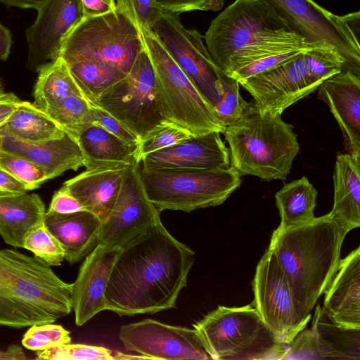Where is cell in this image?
<instances>
[{
	"instance_id": "cell-8",
	"label": "cell",
	"mask_w": 360,
	"mask_h": 360,
	"mask_svg": "<svg viewBox=\"0 0 360 360\" xmlns=\"http://www.w3.org/2000/svg\"><path fill=\"white\" fill-rule=\"evenodd\" d=\"M144 46L152 61L158 94L168 122L193 136L212 131L223 133L214 108L195 89L150 30H141Z\"/></svg>"
},
{
	"instance_id": "cell-33",
	"label": "cell",
	"mask_w": 360,
	"mask_h": 360,
	"mask_svg": "<svg viewBox=\"0 0 360 360\" xmlns=\"http://www.w3.org/2000/svg\"><path fill=\"white\" fill-rule=\"evenodd\" d=\"M44 111L76 139L96 121L92 104L82 96H67L50 105Z\"/></svg>"
},
{
	"instance_id": "cell-53",
	"label": "cell",
	"mask_w": 360,
	"mask_h": 360,
	"mask_svg": "<svg viewBox=\"0 0 360 360\" xmlns=\"http://www.w3.org/2000/svg\"><path fill=\"white\" fill-rule=\"evenodd\" d=\"M26 357L22 348L18 345H9L6 350L0 349V360H19Z\"/></svg>"
},
{
	"instance_id": "cell-29",
	"label": "cell",
	"mask_w": 360,
	"mask_h": 360,
	"mask_svg": "<svg viewBox=\"0 0 360 360\" xmlns=\"http://www.w3.org/2000/svg\"><path fill=\"white\" fill-rule=\"evenodd\" d=\"M311 328L317 337L321 360L360 359V329L335 324L319 304L316 308Z\"/></svg>"
},
{
	"instance_id": "cell-31",
	"label": "cell",
	"mask_w": 360,
	"mask_h": 360,
	"mask_svg": "<svg viewBox=\"0 0 360 360\" xmlns=\"http://www.w3.org/2000/svg\"><path fill=\"white\" fill-rule=\"evenodd\" d=\"M37 71L38 76L34 97L35 105L41 110H44L50 105L67 96L85 97L68 65L62 58L47 62Z\"/></svg>"
},
{
	"instance_id": "cell-28",
	"label": "cell",
	"mask_w": 360,
	"mask_h": 360,
	"mask_svg": "<svg viewBox=\"0 0 360 360\" xmlns=\"http://www.w3.org/2000/svg\"><path fill=\"white\" fill-rule=\"evenodd\" d=\"M65 131L35 104L21 101L7 120L0 126V136H9L31 143L63 137Z\"/></svg>"
},
{
	"instance_id": "cell-15",
	"label": "cell",
	"mask_w": 360,
	"mask_h": 360,
	"mask_svg": "<svg viewBox=\"0 0 360 360\" xmlns=\"http://www.w3.org/2000/svg\"><path fill=\"white\" fill-rule=\"evenodd\" d=\"M140 165L130 166L127 170L115 202L102 221L98 244L120 248L160 219V212L146 193Z\"/></svg>"
},
{
	"instance_id": "cell-51",
	"label": "cell",
	"mask_w": 360,
	"mask_h": 360,
	"mask_svg": "<svg viewBox=\"0 0 360 360\" xmlns=\"http://www.w3.org/2000/svg\"><path fill=\"white\" fill-rule=\"evenodd\" d=\"M13 44L11 31L0 22V60H6L11 53Z\"/></svg>"
},
{
	"instance_id": "cell-46",
	"label": "cell",
	"mask_w": 360,
	"mask_h": 360,
	"mask_svg": "<svg viewBox=\"0 0 360 360\" xmlns=\"http://www.w3.org/2000/svg\"><path fill=\"white\" fill-rule=\"evenodd\" d=\"M211 0H155L164 11L176 14L192 11H205Z\"/></svg>"
},
{
	"instance_id": "cell-30",
	"label": "cell",
	"mask_w": 360,
	"mask_h": 360,
	"mask_svg": "<svg viewBox=\"0 0 360 360\" xmlns=\"http://www.w3.org/2000/svg\"><path fill=\"white\" fill-rule=\"evenodd\" d=\"M317 191L307 176L283 185L275 194L279 212V229L293 228L311 221L314 217Z\"/></svg>"
},
{
	"instance_id": "cell-22",
	"label": "cell",
	"mask_w": 360,
	"mask_h": 360,
	"mask_svg": "<svg viewBox=\"0 0 360 360\" xmlns=\"http://www.w3.org/2000/svg\"><path fill=\"white\" fill-rule=\"evenodd\" d=\"M0 150L20 155L37 165L47 179L84 166L85 157L76 139L65 131L60 139L39 143L1 136Z\"/></svg>"
},
{
	"instance_id": "cell-35",
	"label": "cell",
	"mask_w": 360,
	"mask_h": 360,
	"mask_svg": "<svg viewBox=\"0 0 360 360\" xmlns=\"http://www.w3.org/2000/svg\"><path fill=\"white\" fill-rule=\"evenodd\" d=\"M304 63L311 80L320 85L324 80L340 72L343 60L329 48H312L304 51Z\"/></svg>"
},
{
	"instance_id": "cell-36",
	"label": "cell",
	"mask_w": 360,
	"mask_h": 360,
	"mask_svg": "<svg viewBox=\"0 0 360 360\" xmlns=\"http://www.w3.org/2000/svg\"><path fill=\"white\" fill-rule=\"evenodd\" d=\"M23 248L32 252L49 266H60L65 259L63 249L44 223L27 235Z\"/></svg>"
},
{
	"instance_id": "cell-27",
	"label": "cell",
	"mask_w": 360,
	"mask_h": 360,
	"mask_svg": "<svg viewBox=\"0 0 360 360\" xmlns=\"http://www.w3.org/2000/svg\"><path fill=\"white\" fill-rule=\"evenodd\" d=\"M86 169L141 163L139 143H129L100 126L92 124L77 138Z\"/></svg>"
},
{
	"instance_id": "cell-1",
	"label": "cell",
	"mask_w": 360,
	"mask_h": 360,
	"mask_svg": "<svg viewBox=\"0 0 360 360\" xmlns=\"http://www.w3.org/2000/svg\"><path fill=\"white\" fill-rule=\"evenodd\" d=\"M194 262L195 252L158 220L120 248L105 292V310L131 316L175 308Z\"/></svg>"
},
{
	"instance_id": "cell-23",
	"label": "cell",
	"mask_w": 360,
	"mask_h": 360,
	"mask_svg": "<svg viewBox=\"0 0 360 360\" xmlns=\"http://www.w3.org/2000/svg\"><path fill=\"white\" fill-rule=\"evenodd\" d=\"M129 167L117 165L86 169L65 181L63 186L85 210L103 221L115 202L123 177Z\"/></svg>"
},
{
	"instance_id": "cell-45",
	"label": "cell",
	"mask_w": 360,
	"mask_h": 360,
	"mask_svg": "<svg viewBox=\"0 0 360 360\" xmlns=\"http://www.w3.org/2000/svg\"><path fill=\"white\" fill-rule=\"evenodd\" d=\"M48 210L60 214H69L85 210L79 201L62 186L53 195Z\"/></svg>"
},
{
	"instance_id": "cell-42",
	"label": "cell",
	"mask_w": 360,
	"mask_h": 360,
	"mask_svg": "<svg viewBox=\"0 0 360 360\" xmlns=\"http://www.w3.org/2000/svg\"><path fill=\"white\" fill-rule=\"evenodd\" d=\"M305 50L296 49L264 56L233 71L230 76L238 82L285 63Z\"/></svg>"
},
{
	"instance_id": "cell-39",
	"label": "cell",
	"mask_w": 360,
	"mask_h": 360,
	"mask_svg": "<svg viewBox=\"0 0 360 360\" xmlns=\"http://www.w3.org/2000/svg\"><path fill=\"white\" fill-rule=\"evenodd\" d=\"M71 342L70 332L53 323L32 326L24 335L22 344L32 351H42Z\"/></svg>"
},
{
	"instance_id": "cell-16",
	"label": "cell",
	"mask_w": 360,
	"mask_h": 360,
	"mask_svg": "<svg viewBox=\"0 0 360 360\" xmlns=\"http://www.w3.org/2000/svg\"><path fill=\"white\" fill-rule=\"evenodd\" d=\"M119 338L127 351L148 359H211L194 328L144 319L121 326Z\"/></svg>"
},
{
	"instance_id": "cell-47",
	"label": "cell",
	"mask_w": 360,
	"mask_h": 360,
	"mask_svg": "<svg viewBox=\"0 0 360 360\" xmlns=\"http://www.w3.org/2000/svg\"><path fill=\"white\" fill-rule=\"evenodd\" d=\"M84 17L97 16L116 9L115 0H81Z\"/></svg>"
},
{
	"instance_id": "cell-13",
	"label": "cell",
	"mask_w": 360,
	"mask_h": 360,
	"mask_svg": "<svg viewBox=\"0 0 360 360\" xmlns=\"http://www.w3.org/2000/svg\"><path fill=\"white\" fill-rule=\"evenodd\" d=\"M294 32L317 47L335 51L343 60L344 71L360 76V46L344 26L340 16L313 0H265Z\"/></svg>"
},
{
	"instance_id": "cell-2",
	"label": "cell",
	"mask_w": 360,
	"mask_h": 360,
	"mask_svg": "<svg viewBox=\"0 0 360 360\" xmlns=\"http://www.w3.org/2000/svg\"><path fill=\"white\" fill-rule=\"evenodd\" d=\"M203 38L224 73L266 55L314 46L265 0H236L211 22Z\"/></svg>"
},
{
	"instance_id": "cell-11",
	"label": "cell",
	"mask_w": 360,
	"mask_h": 360,
	"mask_svg": "<svg viewBox=\"0 0 360 360\" xmlns=\"http://www.w3.org/2000/svg\"><path fill=\"white\" fill-rule=\"evenodd\" d=\"M150 30L201 96L214 108L220 97L222 70L214 62L200 33L185 28L177 14L164 10Z\"/></svg>"
},
{
	"instance_id": "cell-10",
	"label": "cell",
	"mask_w": 360,
	"mask_h": 360,
	"mask_svg": "<svg viewBox=\"0 0 360 360\" xmlns=\"http://www.w3.org/2000/svg\"><path fill=\"white\" fill-rule=\"evenodd\" d=\"M90 103L119 120L141 141L170 123L161 105L154 68L145 46L127 77Z\"/></svg>"
},
{
	"instance_id": "cell-25",
	"label": "cell",
	"mask_w": 360,
	"mask_h": 360,
	"mask_svg": "<svg viewBox=\"0 0 360 360\" xmlns=\"http://www.w3.org/2000/svg\"><path fill=\"white\" fill-rule=\"evenodd\" d=\"M45 205L35 193L0 191V235L8 245L23 248L27 235L44 224Z\"/></svg>"
},
{
	"instance_id": "cell-43",
	"label": "cell",
	"mask_w": 360,
	"mask_h": 360,
	"mask_svg": "<svg viewBox=\"0 0 360 360\" xmlns=\"http://www.w3.org/2000/svg\"><path fill=\"white\" fill-rule=\"evenodd\" d=\"M288 359L321 360L317 337L312 328H304L295 337L283 357V360Z\"/></svg>"
},
{
	"instance_id": "cell-50",
	"label": "cell",
	"mask_w": 360,
	"mask_h": 360,
	"mask_svg": "<svg viewBox=\"0 0 360 360\" xmlns=\"http://www.w3.org/2000/svg\"><path fill=\"white\" fill-rule=\"evenodd\" d=\"M340 19L354 41L360 46V12L356 11L342 15Z\"/></svg>"
},
{
	"instance_id": "cell-4",
	"label": "cell",
	"mask_w": 360,
	"mask_h": 360,
	"mask_svg": "<svg viewBox=\"0 0 360 360\" xmlns=\"http://www.w3.org/2000/svg\"><path fill=\"white\" fill-rule=\"evenodd\" d=\"M72 309V284L36 256L0 249V326L20 328L53 323Z\"/></svg>"
},
{
	"instance_id": "cell-12",
	"label": "cell",
	"mask_w": 360,
	"mask_h": 360,
	"mask_svg": "<svg viewBox=\"0 0 360 360\" xmlns=\"http://www.w3.org/2000/svg\"><path fill=\"white\" fill-rule=\"evenodd\" d=\"M252 305L277 338L290 345L304 330L311 314L302 311L274 254L267 249L252 281Z\"/></svg>"
},
{
	"instance_id": "cell-52",
	"label": "cell",
	"mask_w": 360,
	"mask_h": 360,
	"mask_svg": "<svg viewBox=\"0 0 360 360\" xmlns=\"http://www.w3.org/2000/svg\"><path fill=\"white\" fill-rule=\"evenodd\" d=\"M44 0H0V2L8 6L20 8H31L37 10Z\"/></svg>"
},
{
	"instance_id": "cell-14",
	"label": "cell",
	"mask_w": 360,
	"mask_h": 360,
	"mask_svg": "<svg viewBox=\"0 0 360 360\" xmlns=\"http://www.w3.org/2000/svg\"><path fill=\"white\" fill-rule=\"evenodd\" d=\"M304 51L285 63L238 82L253 97L262 117L281 115L289 106L318 89L319 85L311 80L307 72Z\"/></svg>"
},
{
	"instance_id": "cell-32",
	"label": "cell",
	"mask_w": 360,
	"mask_h": 360,
	"mask_svg": "<svg viewBox=\"0 0 360 360\" xmlns=\"http://www.w3.org/2000/svg\"><path fill=\"white\" fill-rule=\"evenodd\" d=\"M72 76L89 102L127 77L126 72L107 63L80 60L68 64Z\"/></svg>"
},
{
	"instance_id": "cell-9",
	"label": "cell",
	"mask_w": 360,
	"mask_h": 360,
	"mask_svg": "<svg viewBox=\"0 0 360 360\" xmlns=\"http://www.w3.org/2000/svg\"><path fill=\"white\" fill-rule=\"evenodd\" d=\"M142 183L149 200L165 210L190 212L222 204L240 185L231 167L215 170H147L140 165Z\"/></svg>"
},
{
	"instance_id": "cell-18",
	"label": "cell",
	"mask_w": 360,
	"mask_h": 360,
	"mask_svg": "<svg viewBox=\"0 0 360 360\" xmlns=\"http://www.w3.org/2000/svg\"><path fill=\"white\" fill-rule=\"evenodd\" d=\"M141 162L143 169L154 171L215 170L231 167L229 148L218 131L191 136L144 155Z\"/></svg>"
},
{
	"instance_id": "cell-3",
	"label": "cell",
	"mask_w": 360,
	"mask_h": 360,
	"mask_svg": "<svg viewBox=\"0 0 360 360\" xmlns=\"http://www.w3.org/2000/svg\"><path fill=\"white\" fill-rule=\"evenodd\" d=\"M347 233L328 213L293 228L274 231L268 250L304 314H311L336 274Z\"/></svg>"
},
{
	"instance_id": "cell-6",
	"label": "cell",
	"mask_w": 360,
	"mask_h": 360,
	"mask_svg": "<svg viewBox=\"0 0 360 360\" xmlns=\"http://www.w3.org/2000/svg\"><path fill=\"white\" fill-rule=\"evenodd\" d=\"M193 326L211 359L283 360L289 347L252 304L218 306Z\"/></svg>"
},
{
	"instance_id": "cell-26",
	"label": "cell",
	"mask_w": 360,
	"mask_h": 360,
	"mask_svg": "<svg viewBox=\"0 0 360 360\" xmlns=\"http://www.w3.org/2000/svg\"><path fill=\"white\" fill-rule=\"evenodd\" d=\"M334 203L329 215L348 233L360 226V156H337L334 172Z\"/></svg>"
},
{
	"instance_id": "cell-40",
	"label": "cell",
	"mask_w": 360,
	"mask_h": 360,
	"mask_svg": "<svg viewBox=\"0 0 360 360\" xmlns=\"http://www.w3.org/2000/svg\"><path fill=\"white\" fill-rule=\"evenodd\" d=\"M193 136L186 129L173 124L167 123L158 128L139 143V159L152 152L172 146Z\"/></svg>"
},
{
	"instance_id": "cell-41",
	"label": "cell",
	"mask_w": 360,
	"mask_h": 360,
	"mask_svg": "<svg viewBox=\"0 0 360 360\" xmlns=\"http://www.w3.org/2000/svg\"><path fill=\"white\" fill-rule=\"evenodd\" d=\"M115 4L140 30H150L162 10L155 0H115Z\"/></svg>"
},
{
	"instance_id": "cell-5",
	"label": "cell",
	"mask_w": 360,
	"mask_h": 360,
	"mask_svg": "<svg viewBox=\"0 0 360 360\" xmlns=\"http://www.w3.org/2000/svg\"><path fill=\"white\" fill-rule=\"evenodd\" d=\"M222 134L229 144L230 165L240 176L285 180L300 150L293 126L281 115L262 117L253 101Z\"/></svg>"
},
{
	"instance_id": "cell-17",
	"label": "cell",
	"mask_w": 360,
	"mask_h": 360,
	"mask_svg": "<svg viewBox=\"0 0 360 360\" xmlns=\"http://www.w3.org/2000/svg\"><path fill=\"white\" fill-rule=\"evenodd\" d=\"M37 11L25 34L27 66L36 70L59 57L65 37L84 17L81 0H44Z\"/></svg>"
},
{
	"instance_id": "cell-54",
	"label": "cell",
	"mask_w": 360,
	"mask_h": 360,
	"mask_svg": "<svg viewBox=\"0 0 360 360\" xmlns=\"http://www.w3.org/2000/svg\"><path fill=\"white\" fill-rule=\"evenodd\" d=\"M133 360V359H148L147 357L139 354H125L121 352H116L114 355V360Z\"/></svg>"
},
{
	"instance_id": "cell-38",
	"label": "cell",
	"mask_w": 360,
	"mask_h": 360,
	"mask_svg": "<svg viewBox=\"0 0 360 360\" xmlns=\"http://www.w3.org/2000/svg\"><path fill=\"white\" fill-rule=\"evenodd\" d=\"M43 360H114L112 352L103 347L83 344H65L37 352Z\"/></svg>"
},
{
	"instance_id": "cell-7",
	"label": "cell",
	"mask_w": 360,
	"mask_h": 360,
	"mask_svg": "<svg viewBox=\"0 0 360 360\" xmlns=\"http://www.w3.org/2000/svg\"><path fill=\"white\" fill-rule=\"evenodd\" d=\"M144 49L141 30L123 11L83 17L65 37L59 57L67 64L96 60L127 74Z\"/></svg>"
},
{
	"instance_id": "cell-20",
	"label": "cell",
	"mask_w": 360,
	"mask_h": 360,
	"mask_svg": "<svg viewBox=\"0 0 360 360\" xmlns=\"http://www.w3.org/2000/svg\"><path fill=\"white\" fill-rule=\"evenodd\" d=\"M317 89L318 98L328 105L339 124L348 153L360 156V76L342 70Z\"/></svg>"
},
{
	"instance_id": "cell-56",
	"label": "cell",
	"mask_w": 360,
	"mask_h": 360,
	"mask_svg": "<svg viewBox=\"0 0 360 360\" xmlns=\"http://www.w3.org/2000/svg\"><path fill=\"white\" fill-rule=\"evenodd\" d=\"M0 143H1V138H0Z\"/></svg>"
},
{
	"instance_id": "cell-49",
	"label": "cell",
	"mask_w": 360,
	"mask_h": 360,
	"mask_svg": "<svg viewBox=\"0 0 360 360\" xmlns=\"http://www.w3.org/2000/svg\"><path fill=\"white\" fill-rule=\"evenodd\" d=\"M0 191L25 193L28 189L22 183L0 167Z\"/></svg>"
},
{
	"instance_id": "cell-55",
	"label": "cell",
	"mask_w": 360,
	"mask_h": 360,
	"mask_svg": "<svg viewBox=\"0 0 360 360\" xmlns=\"http://www.w3.org/2000/svg\"><path fill=\"white\" fill-rule=\"evenodd\" d=\"M224 4V0H211L206 6L205 11L211 10L217 11L221 8Z\"/></svg>"
},
{
	"instance_id": "cell-48",
	"label": "cell",
	"mask_w": 360,
	"mask_h": 360,
	"mask_svg": "<svg viewBox=\"0 0 360 360\" xmlns=\"http://www.w3.org/2000/svg\"><path fill=\"white\" fill-rule=\"evenodd\" d=\"M20 101L14 94L5 91L0 79V126L7 120Z\"/></svg>"
},
{
	"instance_id": "cell-24",
	"label": "cell",
	"mask_w": 360,
	"mask_h": 360,
	"mask_svg": "<svg viewBox=\"0 0 360 360\" xmlns=\"http://www.w3.org/2000/svg\"><path fill=\"white\" fill-rule=\"evenodd\" d=\"M44 223L60 244L70 265L86 257L99 243L102 221L89 211L60 214L47 210Z\"/></svg>"
},
{
	"instance_id": "cell-21",
	"label": "cell",
	"mask_w": 360,
	"mask_h": 360,
	"mask_svg": "<svg viewBox=\"0 0 360 360\" xmlns=\"http://www.w3.org/2000/svg\"><path fill=\"white\" fill-rule=\"evenodd\" d=\"M323 311L335 324L360 329V247L341 259L324 291Z\"/></svg>"
},
{
	"instance_id": "cell-19",
	"label": "cell",
	"mask_w": 360,
	"mask_h": 360,
	"mask_svg": "<svg viewBox=\"0 0 360 360\" xmlns=\"http://www.w3.org/2000/svg\"><path fill=\"white\" fill-rule=\"evenodd\" d=\"M120 250L98 244L86 256L72 283V309L77 326L84 325L105 310V292Z\"/></svg>"
},
{
	"instance_id": "cell-44",
	"label": "cell",
	"mask_w": 360,
	"mask_h": 360,
	"mask_svg": "<svg viewBox=\"0 0 360 360\" xmlns=\"http://www.w3.org/2000/svg\"><path fill=\"white\" fill-rule=\"evenodd\" d=\"M96 121L94 124L98 125L129 143H139L141 140L122 123L115 119L105 110L93 105Z\"/></svg>"
},
{
	"instance_id": "cell-34",
	"label": "cell",
	"mask_w": 360,
	"mask_h": 360,
	"mask_svg": "<svg viewBox=\"0 0 360 360\" xmlns=\"http://www.w3.org/2000/svg\"><path fill=\"white\" fill-rule=\"evenodd\" d=\"M239 85L238 80L222 71L220 97L214 108L224 129L241 117L249 104L240 94Z\"/></svg>"
},
{
	"instance_id": "cell-37",
	"label": "cell",
	"mask_w": 360,
	"mask_h": 360,
	"mask_svg": "<svg viewBox=\"0 0 360 360\" xmlns=\"http://www.w3.org/2000/svg\"><path fill=\"white\" fill-rule=\"evenodd\" d=\"M0 167L22 183L28 191L39 188L46 181L45 173L30 160L0 150Z\"/></svg>"
}]
</instances>
